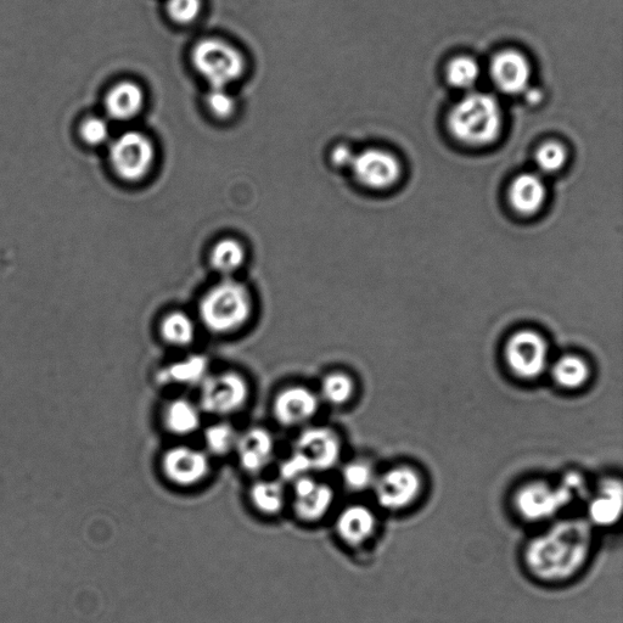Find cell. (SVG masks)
<instances>
[{"mask_svg": "<svg viewBox=\"0 0 623 623\" xmlns=\"http://www.w3.org/2000/svg\"><path fill=\"white\" fill-rule=\"evenodd\" d=\"M542 99V94L540 91H529L527 92V101L531 104H538Z\"/></svg>", "mask_w": 623, "mask_h": 623, "instance_id": "8d00e7d4", "label": "cell"}, {"mask_svg": "<svg viewBox=\"0 0 623 623\" xmlns=\"http://www.w3.org/2000/svg\"><path fill=\"white\" fill-rule=\"evenodd\" d=\"M581 484L575 475L569 476L559 487L533 482L516 493L515 508L527 521L547 520L572 502L574 492L581 490Z\"/></svg>", "mask_w": 623, "mask_h": 623, "instance_id": "8992f818", "label": "cell"}, {"mask_svg": "<svg viewBox=\"0 0 623 623\" xmlns=\"http://www.w3.org/2000/svg\"><path fill=\"white\" fill-rule=\"evenodd\" d=\"M80 132L84 142L92 147L108 142L110 137L109 123L101 117H89L82 123Z\"/></svg>", "mask_w": 623, "mask_h": 623, "instance_id": "836d02e7", "label": "cell"}, {"mask_svg": "<svg viewBox=\"0 0 623 623\" xmlns=\"http://www.w3.org/2000/svg\"><path fill=\"white\" fill-rule=\"evenodd\" d=\"M341 480L350 492H363L373 487L376 476L372 465L366 460H352L342 468Z\"/></svg>", "mask_w": 623, "mask_h": 623, "instance_id": "f1b7e54d", "label": "cell"}, {"mask_svg": "<svg viewBox=\"0 0 623 623\" xmlns=\"http://www.w3.org/2000/svg\"><path fill=\"white\" fill-rule=\"evenodd\" d=\"M479 75V66L470 58L454 59L447 70L448 82L459 89L473 87Z\"/></svg>", "mask_w": 623, "mask_h": 623, "instance_id": "f546056e", "label": "cell"}, {"mask_svg": "<svg viewBox=\"0 0 623 623\" xmlns=\"http://www.w3.org/2000/svg\"><path fill=\"white\" fill-rule=\"evenodd\" d=\"M250 385L237 372L209 375L200 385L201 412L226 418L243 411L250 398Z\"/></svg>", "mask_w": 623, "mask_h": 623, "instance_id": "5b68a950", "label": "cell"}, {"mask_svg": "<svg viewBox=\"0 0 623 623\" xmlns=\"http://www.w3.org/2000/svg\"><path fill=\"white\" fill-rule=\"evenodd\" d=\"M358 183L369 189H387L401 176V165L394 155L379 149H368L355 156L351 165Z\"/></svg>", "mask_w": 623, "mask_h": 623, "instance_id": "5bb4252c", "label": "cell"}, {"mask_svg": "<svg viewBox=\"0 0 623 623\" xmlns=\"http://www.w3.org/2000/svg\"><path fill=\"white\" fill-rule=\"evenodd\" d=\"M621 512L622 486L619 481H606L589 502V519L598 526H610L620 519Z\"/></svg>", "mask_w": 623, "mask_h": 623, "instance_id": "44dd1931", "label": "cell"}, {"mask_svg": "<svg viewBox=\"0 0 623 623\" xmlns=\"http://www.w3.org/2000/svg\"><path fill=\"white\" fill-rule=\"evenodd\" d=\"M294 451L300 453L310 464L312 473H324L339 464L342 443L338 432L327 426H312L301 432Z\"/></svg>", "mask_w": 623, "mask_h": 623, "instance_id": "8fae6325", "label": "cell"}, {"mask_svg": "<svg viewBox=\"0 0 623 623\" xmlns=\"http://www.w3.org/2000/svg\"><path fill=\"white\" fill-rule=\"evenodd\" d=\"M537 166L544 173H555L561 170L566 162V150L563 145L549 142L542 145L536 154Z\"/></svg>", "mask_w": 623, "mask_h": 623, "instance_id": "4dcf8cb0", "label": "cell"}, {"mask_svg": "<svg viewBox=\"0 0 623 623\" xmlns=\"http://www.w3.org/2000/svg\"><path fill=\"white\" fill-rule=\"evenodd\" d=\"M161 335L170 345L177 347L189 346L195 340V323L187 313H170L162 321Z\"/></svg>", "mask_w": 623, "mask_h": 623, "instance_id": "4316f807", "label": "cell"}, {"mask_svg": "<svg viewBox=\"0 0 623 623\" xmlns=\"http://www.w3.org/2000/svg\"><path fill=\"white\" fill-rule=\"evenodd\" d=\"M196 71L211 88H227L244 74L245 59L239 50L222 39L207 38L193 50Z\"/></svg>", "mask_w": 623, "mask_h": 623, "instance_id": "277c9868", "label": "cell"}, {"mask_svg": "<svg viewBox=\"0 0 623 623\" xmlns=\"http://www.w3.org/2000/svg\"><path fill=\"white\" fill-rule=\"evenodd\" d=\"M159 376L165 384L201 385L209 376V362L204 356H190L162 370Z\"/></svg>", "mask_w": 623, "mask_h": 623, "instance_id": "603a6c76", "label": "cell"}, {"mask_svg": "<svg viewBox=\"0 0 623 623\" xmlns=\"http://www.w3.org/2000/svg\"><path fill=\"white\" fill-rule=\"evenodd\" d=\"M240 468L250 475L263 473L273 462L275 440L271 431L254 426L239 435L235 447Z\"/></svg>", "mask_w": 623, "mask_h": 623, "instance_id": "9a60e30c", "label": "cell"}, {"mask_svg": "<svg viewBox=\"0 0 623 623\" xmlns=\"http://www.w3.org/2000/svg\"><path fill=\"white\" fill-rule=\"evenodd\" d=\"M249 498L256 512L277 516L286 504V490L282 480H258L251 485Z\"/></svg>", "mask_w": 623, "mask_h": 623, "instance_id": "7402d4cb", "label": "cell"}, {"mask_svg": "<svg viewBox=\"0 0 623 623\" xmlns=\"http://www.w3.org/2000/svg\"><path fill=\"white\" fill-rule=\"evenodd\" d=\"M505 359L510 370L518 378L536 379L547 367V342L535 331H519L509 339L505 347Z\"/></svg>", "mask_w": 623, "mask_h": 623, "instance_id": "9c48e42d", "label": "cell"}, {"mask_svg": "<svg viewBox=\"0 0 623 623\" xmlns=\"http://www.w3.org/2000/svg\"><path fill=\"white\" fill-rule=\"evenodd\" d=\"M547 189L541 177L524 173L516 177L509 189V201L513 209L524 216L535 215L546 202Z\"/></svg>", "mask_w": 623, "mask_h": 623, "instance_id": "d6986e66", "label": "cell"}, {"mask_svg": "<svg viewBox=\"0 0 623 623\" xmlns=\"http://www.w3.org/2000/svg\"><path fill=\"white\" fill-rule=\"evenodd\" d=\"M502 111L495 98L471 94L454 106L448 117V128L458 142L470 147H486L502 131Z\"/></svg>", "mask_w": 623, "mask_h": 623, "instance_id": "3957f363", "label": "cell"}, {"mask_svg": "<svg viewBox=\"0 0 623 623\" xmlns=\"http://www.w3.org/2000/svg\"><path fill=\"white\" fill-rule=\"evenodd\" d=\"M246 252L244 245L235 239H222L213 246L210 255L211 266L216 272L232 275L244 266Z\"/></svg>", "mask_w": 623, "mask_h": 623, "instance_id": "cb8c5ba5", "label": "cell"}, {"mask_svg": "<svg viewBox=\"0 0 623 623\" xmlns=\"http://www.w3.org/2000/svg\"><path fill=\"white\" fill-rule=\"evenodd\" d=\"M592 542L587 521H560L529 543L525 553L527 568L543 581L568 580L585 565Z\"/></svg>", "mask_w": 623, "mask_h": 623, "instance_id": "6da1fadb", "label": "cell"}, {"mask_svg": "<svg viewBox=\"0 0 623 623\" xmlns=\"http://www.w3.org/2000/svg\"><path fill=\"white\" fill-rule=\"evenodd\" d=\"M552 376L555 383L563 389L576 390L587 383L589 368L580 357L564 356L554 364Z\"/></svg>", "mask_w": 623, "mask_h": 623, "instance_id": "d4e9b609", "label": "cell"}, {"mask_svg": "<svg viewBox=\"0 0 623 623\" xmlns=\"http://www.w3.org/2000/svg\"><path fill=\"white\" fill-rule=\"evenodd\" d=\"M373 490L381 508L397 512L415 502L422 491V479L412 468L397 467L376 477Z\"/></svg>", "mask_w": 623, "mask_h": 623, "instance_id": "30bf717a", "label": "cell"}, {"mask_svg": "<svg viewBox=\"0 0 623 623\" xmlns=\"http://www.w3.org/2000/svg\"><path fill=\"white\" fill-rule=\"evenodd\" d=\"M161 420L168 434L178 437L192 436L201 428V409L187 398H175L162 409Z\"/></svg>", "mask_w": 623, "mask_h": 623, "instance_id": "ac0fdd59", "label": "cell"}, {"mask_svg": "<svg viewBox=\"0 0 623 623\" xmlns=\"http://www.w3.org/2000/svg\"><path fill=\"white\" fill-rule=\"evenodd\" d=\"M280 479L283 482H295L303 476L311 475L312 469L307 460L300 453L293 451L290 456L280 464Z\"/></svg>", "mask_w": 623, "mask_h": 623, "instance_id": "e575fe53", "label": "cell"}, {"mask_svg": "<svg viewBox=\"0 0 623 623\" xmlns=\"http://www.w3.org/2000/svg\"><path fill=\"white\" fill-rule=\"evenodd\" d=\"M144 101V92L138 84L121 82L106 95L105 108L111 119L129 121L142 111Z\"/></svg>", "mask_w": 623, "mask_h": 623, "instance_id": "ffe728a7", "label": "cell"}, {"mask_svg": "<svg viewBox=\"0 0 623 623\" xmlns=\"http://www.w3.org/2000/svg\"><path fill=\"white\" fill-rule=\"evenodd\" d=\"M355 395V383L350 375L345 373H330L321 384V400L331 404V406H345Z\"/></svg>", "mask_w": 623, "mask_h": 623, "instance_id": "83f0119b", "label": "cell"}, {"mask_svg": "<svg viewBox=\"0 0 623 623\" xmlns=\"http://www.w3.org/2000/svg\"><path fill=\"white\" fill-rule=\"evenodd\" d=\"M239 435V431L227 422L207 426L204 432L206 452L216 457L229 456L235 452Z\"/></svg>", "mask_w": 623, "mask_h": 623, "instance_id": "484cf974", "label": "cell"}, {"mask_svg": "<svg viewBox=\"0 0 623 623\" xmlns=\"http://www.w3.org/2000/svg\"><path fill=\"white\" fill-rule=\"evenodd\" d=\"M376 529V518L372 510L364 505H349L336 519L335 530L347 546L358 547L372 538Z\"/></svg>", "mask_w": 623, "mask_h": 623, "instance_id": "e0dca14e", "label": "cell"}, {"mask_svg": "<svg viewBox=\"0 0 623 623\" xmlns=\"http://www.w3.org/2000/svg\"><path fill=\"white\" fill-rule=\"evenodd\" d=\"M355 156L356 154H353V151L349 147H346V145H339V147H336L333 153H331V161L338 167H351Z\"/></svg>", "mask_w": 623, "mask_h": 623, "instance_id": "d590c367", "label": "cell"}, {"mask_svg": "<svg viewBox=\"0 0 623 623\" xmlns=\"http://www.w3.org/2000/svg\"><path fill=\"white\" fill-rule=\"evenodd\" d=\"M254 302L248 286L234 279H224L212 286L200 302L202 324L211 333L230 334L250 321Z\"/></svg>", "mask_w": 623, "mask_h": 623, "instance_id": "7a4b0ae2", "label": "cell"}, {"mask_svg": "<svg viewBox=\"0 0 623 623\" xmlns=\"http://www.w3.org/2000/svg\"><path fill=\"white\" fill-rule=\"evenodd\" d=\"M207 106L218 119H229L237 109V100L227 88H211L206 97Z\"/></svg>", "mask_w": 623, "mask_h": 623, "instance_id": "1f68e13d", "label": "cell"}, {"mask_svg": "<svg viewBox=\"0 0 623 623\" xmlns=\"http://www.w3.org/2000/svg\"><path fill=\"white\" fill-rule=\"evenodd\" d=\"M321 398L306 386L285 387L273 401V417L284 428H297L311 422L316 417Z\"/></svg>", "mask_w": 623, "mask_h": 623, "instance_id": "7c38bea8", "label": "cell"}, {"mask_svg": "<svg viewBox=\"0 0 623 623\" xmlns=\"http://www.w3.org/2000/svg\"><path fill=\"white\" fill-rule=\"evenodd\" d=\"M202 0H167L168 15L178 24H190L201 13Z\"/></svg>", "mask_w": 623, "mask_h": 623, "instance_id": "d6a6232c", "label": "cell"}, {"mask_svg": "<svg viewBox=\"0 0 623 623\" xmlns=\"http://www.w3.org/2000/svg\"><path fill=\"white\" fill-rule=\"evenodd\" d=\"M335 493L327 482L312 475L301 477L293 482L294 513L303 523L313 524L321 521L333 507Z\"/></svg>", "mask_w": 623, "mask_h": 623, "instance_id": "4fadbf2b", "label": "cell"}, {"mask_svg": "<svg viewBox=\"0 0 623 623\" xmlns=\"http://www.w3.org/2000/svg\"><path fill=\"white\" fill-rule=\"evenodd\" d=\"M109 157L117 177L134 183L142 181L153 170L156 150L150 138L143 133L129 131L112 142Z\"/></svg>", "mask_w": 623, "mask_h": 623, "instance_id": "52a82bcc", "label": "cell"}, {"mask_svg": "<svg viewBox=\"0 0 623 623\" xmlns=\"http://www.w3.org/2000/svg\"><path fill=\"white\" fill-rule=\"evenodd\" d=\"M161 471L170 484L181 488L195 487L211 473L210 454L189 446H175L161 458Z\"/></svg>", "mask_w": 623, "mask_h": 623, "instance_id": "ba28073f", "label": "cell"}, {"mask_svg": "<svg viewBox=\"0 0 623 623\" xmlns=\"http://www.w3.org/2000/svg\"><path fill=\"white\" fill-rule=\"evenodd\" d=\"M491 76L505 94H519L529 87L531 69L523 55L508 50L498 54L491 64Z\"/></svg>", "mask_w": 623, "mask_h": 623, "instance_id": "2e32d148", "label": "cell"}]
</instances>
